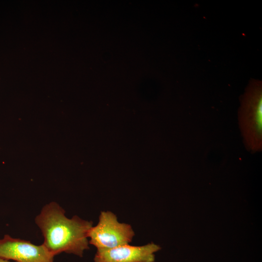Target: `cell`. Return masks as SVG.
<instances>
[{"label": "cell", "instance_id": "cell-1", "mask_svg": "<svg viewBox=\"0 0 262 262\" xmlns=\"http://www.w3.org/2000/svg\"><path fill=\"white\" fill-rule=\"evenodd\" d=\"M35 221L43 234V244L54 256L65 252L82 257L89 248L88 232L93 222L76 215L67 218L57 203L45 205Z\"/></svg>", "mask_w": 262, "mask_h": 262}, {"label": "cell", "instance_id": "cell-2", "mask_svg": "<svg viewBox=\"0 0 262 262\" xmlns=\"http://www.w3.org/2000/svg\"><path fill=\"white\" fill-rule=\"evenodd\" d=\"M239 121L245 145L260 151L262 147V94L260 86L249 88L244 96Z\"/></svg>", "mask_w": 262, "mask_h": 262}, {"label": "cell", "instance_id": "cell-3", "mask_svg": "<svg viewBox=\"0 0 262 262\" xmlns=\"http://www.w3.org/2000/svg\"><path fill=\"white\" fill-rule=\"evenodd\" d=\"M134 234L130 225L119 223L114 213L103 211L98 224L89 230L88 238L97 249H108L129 244Z\"/></svg>", "mask_w": 262, "mask_h": 262}, {"label": "cell", "instance_id": "cell-4", "mask_svg": "<svg viewBox=\"0 0 262 262\" xmlns=\"http://www.w3.org/2000/svg\"><path fill=\"white\" fill-rule=\"evenodd\" d=\"M54 256L43 245L6 235L0 240V257L16 262H54Z\"/></svg>", "mask_w": 262, "mask_h": 262}, {"label": "cell", "instance_id": "cell-5", "mask_svg": "<svg viewBox=\"0 0 262 262\" xmlns=\"http://www.w3.org/2000/svg\"><path fill=\"white\" fill-rule=\"evenodd\" d=\"M161 247L153 243L142 246L128 245L108 249H97L95 262H154V253Z\"/></svg>", "mask_w": 262, "mask_h": 262}, {"label": "cell", "instance_id": "cell-6", "mask_svg": "<svg viewBox=\"0 0 262 262\" xmlns=\"http://www.w3.org/2000/svg\"><path fill=\"white\" fill-rule=\"evenodd\" d=\"M0 262H10L8 260L0 257Z\"/></svg>", "mask_w": 262, "mask_h": 262}]
</instances>
